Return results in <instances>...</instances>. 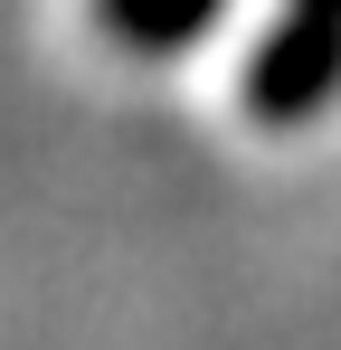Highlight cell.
Instances as JSON below:
<instances>
[{
    "label": "cell",
    "instance_id": "obj_1",
    "mask_svg": "<svg viewBox=\"0 0 341 350\" xmlns=\"http://www.w3.org/2000/svg\"><path fill=\"white\" fill-rule=\"evenodd\" d=\"M199 10H209V0H114V19H123L133 38H190Z\"/></svg>",
    "mask_w": 341,
    "mask_h": 350
}]
</instances>
